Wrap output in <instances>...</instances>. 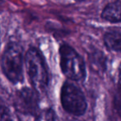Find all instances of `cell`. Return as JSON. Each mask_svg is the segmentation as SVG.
Listing matches in <instances>:
<instances>
[{"instance_id": "cell-8", "label": "cell", "mask_w": 121, "mask_h": 121, "mask_svg": "<svg viewBox=\"0 0 121 121\" xmlns=\"http://www.w3.org/2000/svg\"><path fill=\"white\" fill-rule=\"evenodd\" d=\"M91 67L93 69H96V70H103V69L105 68V59H104V55H102V54H98L96 53L94 54L91 58Z\"/></svg>"}, {"instance_id": "cell-2", "label": "cell", "mask_w": 121, "mask_h": 121, "mask_svg": "<svg viewBox=\"0 0 121 121\" xmlns=\"http://www.w3.org/2000/svg\"><path fill=\"white\" fill-rule=\"evenodd\" d=\"M22 49L16 42H10L2 56L1 67L6 78L13 83L22 81Z\"/></svg>"}, {"instance_id": "cell-5", "label": "cell", "mask_w": 121, "mask_h": 121, "mask_svg": "<svg viewBox=\"0 0 121 121\" xmlns=\"http://www.w3.org/2000/svg\"><path fill=\"white\" fill-rule=\"evenodd\" d=\"M13 105L17 111L26 115H35L38 112L39 97L35 90L24 87L15 93Z\"/></svg>"}, {"instance_id": "cell-13", "label": "cell", "mask_w": 121, "mask_h": 121, "mask_svg": "<svg viewBox=\"0 0 121 121\" xmlns=\"http://www.w3.org/2000/svg\"><path fill=\"white\" fill-rule=\"evenodd\" d=\"M77 1H82V0H77Z\"/></svg>"}, {"instance_id": "cell-9", "label": "cell", "mask_w": 121, "mask_h": 121, "mask_svg": "<svg viewBox=\"0 0 121 121\" xmlns=\"http://www.w3.org/2000/svg\"><path fill=\"white\" fill-rule=\"evenodd\" d=\"M0 121H13L8 108L0 100Z\"/></svg>"}, {"instance_id": "cell-1", "label": "cell", "mask_w": 121, "mask_h": 121, "mask_svg": "<svg viewBox=\"0 0 121 121\" xmlns=\"http://www.w3.org/2000/svg\"><path fill=\"white\" fill-rule=\"evenodd\" d=\"M26 67L33 90L37 93L45 91L48 85V72L41 54L35 48H30L25 57Z\"/></svg>"}, {"instance_id": "cell-6", "label": "cell", "mask_w": 121, "mask_h": 121, "mask_svg": "<svg viewBox=\"0 0 121 121\" xmlns=\"http://www.w3.org/2000/svg\"><path fill=\"white\" fill-rule=\"evenodd\" d=\"M101 17L110 22H121V0H115L109 3L102 11Z\"/></svg>"}, {"instance_id": "cell-4", "label": "cell", "mask_w": 121, "mask_h": 121, "mask_svg": "<svg viewBox=\"0 0 121 121\" xmlns=\"http://www.w3.org/2000/svg\"><path fill=\"white\" fill-rule=\"evenodd\" d=\"M61 103L64 109L74 115H82L86 110V101L82 91L77 86L65 82L61 89Z\"/></svg>"}, {"instance_id": "cell-10", "label": "cell", "mask_w": 121, "mask_h": 121, "mask_svg": "<svg viewBox=\"0 0 121 121\" xmlns=\"http://www.w3.org/2000/svg\"><path fill=\"white\" fill-rule=\"evenodd\" d=\"M114 106L117 114L121 117V92L118 91L114 98Z\"/></svg>"}, {"instance_id": "cell-3", "label": "cell", "mask_w": 121, "mask_h": 121, "mask_svg": "<svg viewBox=\"0 0 121 121\" xmlns=\"http://www.w3.org/2000/svg\"><path fill=\"white\" fill-rule=\"evenodd\" d=\"M60 66L62 72L67 78L74 81H81L86 76L83 59L78 53L68 45H63L59 49Z\"/></svg>"}, {"instance_id": "cell-7", "label": "cell", "mask_w": 121, "mask_h": 121, "mask_svg": "<svg viewBox=\"0 0 121 121\" xmlns=\"http://www.w3.org/2000/svg\"><path fill=\"white\" fill-rule=\"evenodd\" d=\"M104 42L109 49L121 52V33L117 31L108 32L104 35Z\"/></svg>"}, {"instance_id": "cell-12", "label": "cell", "mask_w": 121, "mask_h": 121, "mask_svg": "<svg viewBox=\"0 0 121 121\" xmlns=\"http://www.w3.org/2000/svg\"><path fill=\"white\" fill-rule=\"evenodd\" d=\"M119 86H120V90H119V91H120L121 92V71L120 73V75H119Z\"/></svg>"}, {"instance_id": "cell-11", "label": "cell", "mask_w": 121, "mask_h": 121, "mask_svg": "<svg viewBox=\"0 0 121 121\" xmlns=\"http://www.w3.org/2000/svg\"><path fill=\"white\" fill-rule=\"evenodd\" d=\"M44 121H55L54 112L52 110H48L45 114V119Z\"/></svg>"}]
</instances>
